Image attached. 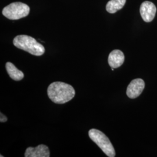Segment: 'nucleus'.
Instances as JSON below:
<instances>
[{
  "instance_id": "6",
  "label": "nucleus",
  "mask_w": 157,
  "mask_h": 157,
  "mask_svg": "<svg viewBox=\"0 0 157 157\" xmlns=\"http://www.w3.org/2000/svg\"><path fill=\"white\" fill-rule=\"evenodd\" d=\"M157 12L155 6L150 1H144L140 8L141 17L146 22H150L154 19Z\"/></svg>"
},
{
  "instance_id": "9",
  "label": "nucleus",
  "mask_w": 157,
  "mask_h": 157,
  "mask_svg": "<svg viewBox=\"0 0 157 157\" xmlns=\"http://www.w3.org/2000/svg\"><path fill=\"white\" fill-rule=\"evenodd\" d=\"M6 70L10 78L15 81H19L24 78V73L19 70L12 63L7 62L6 65Z\"/></svg>"
},
{
  "instance_id": "10",
  "label": "nucleus",
  "mask_w": 157,
  "mask_h": 157,
  "mask_svg": "<svg viewBox=\"0 0 157 157\" xmlns=\"http://www.w3.org/2000/svg\"><path fill=\"white\" fill-rule=\"evenodd\" d=\"M126 0H110L106 6L107 12L114 13L124 7Z\"/></svg>"
},
{
  "instance_id": "3",
  "label": "nucleus",
  "mask_w": 157,
  "mask_h": 157,
  "mask_svg": "<svg viewBox=\"0 0 157 157\" xmlns=\"http://www.w3.org/2000/svg\"><path fill=\"white\" fill-rule=\"evenodd\" d=\"M89 136L91 140L98 146L108 157H115V151L111 142L106 135L97 129H90Z\"/></svg>"
},
{
  "instance_id": "4",
  "label": "nucleus",
  "mask_w": 157,
  "mask_h": 157,
  "mask_svg": "<svg viewBox=\"0 0 157 157\" xmlns=\"http://www.w3.org/2000/svg\"><path fill=\"white\" fill-rule=\"evenodd\" d=\"M30 12L28 5L21 2H15L6 6L2 10V15L11 20H17L27 17Z\"/></svg>"
},
{
  "instance_id": "11",
  "label": "nucleus",
  "mask_w": 157,
  "mask_h": 157,
  "mask_svg": "<svg viewBox=\"0 0 157 157\" xmlns=\"http://www.w3.org/2000/svg\"><path fill=\"white\" fill-rule=\"evenodd\" d=\"M0 122H2V123H4V122H6L7 121H8V119H7V117H6V115H4L2 113H1H1H0Z\"/></svg>"
},
{
  "instance_id": "8",
  "label": "nucleus",
  "mask_w": 157,
  "mask_h": 157,
  "mask_svg": "<svg viewBox=\"0 0 157 157\" xmlns=\"http://www.w3.org/2000/svg\"><path fill=\"white\" fill-rule=\"evenodd\" d=\"M124 61V56L122 51L119 50L112 51L108 56L109 65L114 69L120 67Z\"/></svg>"
},
{
  "instance_id": "1",
  "label": "nucleus",
  "mask_w": 157,
  "mask_h": 157,
  "mask_svg": "<svg viewBox=\"0 0 157 157\" xmlns=\"http://www.w3.org/2000/svg\"><path fill=\"white\" fill-rule=\"evenodd\" d=\"M47 94L53 102L63 104L73 98L75 90L70 84L62 82H55L49 85Z\"/></svg>"
},
{
  "instance_id": "7",
  "label": "nucleus",
  "mask_w": 157,
  "mask_h": 157,
  "mask_svg": "<svg viewBox=\"0 0 157 157\" xmlns=\"http://www.w3.org/2000/svg\"><path fill=\"white\" fill-rule=\"evenodd\" d=\"M48 147L44 144H40L36 147H29L25 153V157H50Z\"/></svg>"
},
{
  "instance_id": "2",
  "label": "nucleus",
  "mask_w": 157,
  "mask_h": 157,
  "mask_svg": "<svg viewBox=\"0 0 157 157\" xmlns=\"http://www.w3.org/2000/svg\"><path fill=\"white\" fill-rule=\"evenodd\" d=\"M13 44L17 48L35 56H41L45 52L44 46L35 39L27 35H19L14 38Z\"/></svg>"
},
{
  "instance_id": "5",
  "label": "nucleus",
  "mask_w": 157,
  "mask_h": 157,
  "mask_svg": "<svg viewBox=\"0 0 157 157\" xmlns=\"http://www.w3.org/2000/svg\"><path fill=\"white\" fill-rule=\"evenodd\" d=\"M144 87L145 83L143 79H134L128 85L126 90V94L130 98H136L140 95Z\"/></svg>"
}]
</instances>
